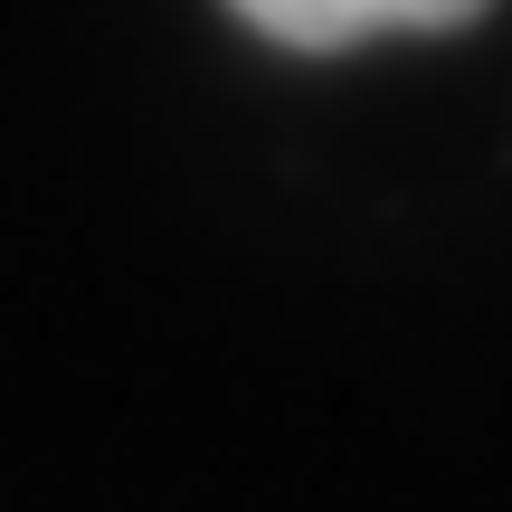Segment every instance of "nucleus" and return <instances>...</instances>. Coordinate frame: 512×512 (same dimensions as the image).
I'll return each instance as SVG.
<instances>
[{
  "instance_id": "obj_1",
  "label": "nucleus",
  "mask_w": 512,
  "mask_h": 512,
  "mask_svg": "<svg viewBox=\"0 0 512 512\" xmlns=\"http://www.w3.org/2000/svg\"><path fill=\"white\" fill-rule=\"evenodd\" d=\"M266 48H294V57H342V48H370V38H437V29H465L484 0H228Z\"/></svg>"
}]
</instances>
